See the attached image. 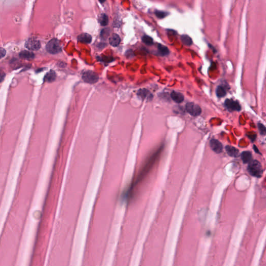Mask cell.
Listing matches in <instances>:
<instances>
[{"label":"cell","mask_w":266,"mask_h":266,"mask_svg":"<svg viewBox=\"0 0 266 266\" xmlns=\"http://www.w3.org/2000/svg\"><path fill=\"white\" fill-rule=\"evenodd\" d=\"M248 171L254 177L260 178L262 174V168L261 163L257 160H252L248 166Z\"/></svg>","instance_id":"6da1fadb"},{"label":"cell","mask_w":266,"mask_h":266,"mask_svg":"<svg viewBox=\"0 0 266 266\" xmlns=\"http://www.w3.org/2000/svg\"><path fill=\"white\" fill-rule=\"evenodd\" d=\"M46 50L49 53L56 54L62 51V47L59 41L56 39H53L49 41L46 46Z\"/></svg>","instance_id":"7a4b0ae2"},{"label":"cell","mask_w":266,"mask_h":266,"mask_svg":"<svg viewBox=\"0 0 266 266\" xmlns=\"http://www.w3.org/2000/svg\"><path fill=\"white\" fill-rule=\"evenodd\" d=\"M98 75L92 71H86L82 75V79L84 82L89 84H94L98 81Z\"/></svg>","instance_id":"3957f363"},{"label":"cell","mask_w":266,"mask_h":266,"mask_svg":"<svg viewBox=\"0 0 266 266\" xmlns=\"http://www.w3.org/2000/svg\"><path fill=\"white\" fill-rule=\"evenodd\" d=\"M186 109L188 113L194 117L199 116L202 112V110L200 107L192 102L187 103L186 106Z\"/></svg>","instance_id":"277c9868"},{"label":"cell","mask_w":266,"mask_h":266,"mask_svg":"<svg viewBox=\"0 0 266 266\" xmlns=\"http://www.w3.org/2000/svg\"><path fill=\"white\" fill-rule=\"evenodd\" d=\"M25 46L29 50H37L41 47V43L39 41L34 38H30L26 41Z\"/></svg>","instance_id":"5b68a950"},{"label":"cell","mask_w":266,"mask_h":266,"mask_svg":"<svg viewBox=\"0 0 266 266\" xmlns=\"http://www.w3.org/2000/svg\"><path fill=\"white\" fill-rule=\"evenodd\" d=\"M225 106L229 111H238L241 109V107L238 101L233 99H226L225 102Z\"/></svg>","instance_id":"8992f818"},{"label":"cell","mask_w":266,"mask_h":266,"mask_svg":"<svg viewBox=\"0 0 266 266\" xmlns=\"http://www.w3.org/2000/svg\"><path fill=\"white\" fill-rule=\"evenodd\" d=\"M210 147L213 151H214L216 153H220L223 151V146L222 143L218 141V140L213 139L210 140Z\"/></svg>","instance_id":"52a82bcc"},{"label":"cell","mask_w":266,"mask_h":266,"mask_svg":"<svg viewBox=\"0 0 266 266\" xmlns=\"http://www.w3.org/2000/svg\"><path fill=\"white\" fill-rule=\"evenodd\" d=\"M137 95L139 97L143 99L150 101L152 98V94L147 89H140L138 91Z\"/></svg>","instance_id":"ba28073f"},{"label":"cell","mask_w":266,"mask_h":266,"mask_svg":"<svg viewBox=\"0 0 266 266\" xmlns=\"http://www.w3.org/2000/svg\"><path fill=\"white\" fill-rule=\"evenodd\" d=\"M226 150L227 151L228 155L234 158H237L239 155V151L238 149H236L235 147L227 146L226 147Z\"/></svg>","instance_id":"9c48e42d"},{"label":"cell","mask_w":266,"mask_h":266,"mask_svg":"<svg viewBox=\"0 0 266 266\" xmlns=\"http://www.w3.org/2000/svg\"><path fill=\"white\" fill-rule=\"evenodd\" d=\"M78 40L81 43L89 44L92 40L91 36L88 34H82L78 37Z\"/></svg>","instance_id":"30bf717a"},{"label":"cell","mask_w":266,"mask_h":266,"mask_svg":"<svg viewBox=\"0 0 266 266\" xmlns=\"http://www.w3.org/2000/svg\"><path fill=\"white\" fill-rule=\"evenodd\" d=\"M171 97L173 99V101H174L175 102L178 103V104L182 102L184 100V95L181 93H178V92H176V91H173L171 94Z\"/></svg>","instance_id":"8fae6325"},{"label":"cell","mask_w":266,"mask_h":266,"mask_svg":"<svg viewBox=\"0 0 266 266\" xmlns=\"http://www.w3.org/2000/svg\"><path fill=\"white\" fill-rule=\"evenodd\" d=\"M121 39L117 34H112L109 38V43L112 46L117 47L120 44Z\"/></svg>","instance_id":"7c38bea8"},{"label":"cell","mask_w":266,"mask_h":266,"mask_svg":"<svg viewBox=\"0 0 266 266\" xmlns=\"http://www.w3.org/2000/svg\"><path fill=\"white\" fill-rule=\"evenodd\" d=\"M241 159L244 163H248L252 160V155L249 151H244L241 155Z\"/></svg>","instance_id":"4fadbf2b"},{"label":"cell","mask_w":266,"mask_h":266,"mask_svg":"<svg viewBox=\"0 0 266 266\" xmlns=\"http://www.w3.org/2000/svg\"><path fill=\"white\" fill-rule=\"evenodd\" d=\"M20 57L24 59L30 60L34 59V54L33 53L27 51V50H24L19 54Z\"/></svg>","instance_id":"5bb4252c"},{"label":"cell","mask_w":266,"mask_h":266,"mask_svg":"<svg viewBox=\"0 0 266 266\" xmlns=\"http://www.w3.org/2000/svg\"><path fill=\"white\" fill-rule=\"evenodd\" d=\"M56 75L55 72L53 70H50L45 76L44 81L47 82H52L56 79Z\"/></svg>","instance_id":"9a60e30c"},{"label":"cell","mask_w":266,"mask_h":266,"mask_svg":"<svg viewBox=\"0 0 266 266\" xmlns=\"http://www.w3.org/2000/svg\"><path fill=\"white\" fill-rule=\"evenodd\" d=\"M159 53L161 56H167L169 54V50L167 47L163 45L159 44L158 46Z\"/></svg>","instance_id":"2e32d148"},{"label":"cell","mask_w":266,"mask_h":266,"mask_svg":"<svg viewBox=\"0 0 266 266\" xmlns=\"http://www.w3.org/2000/svg\"><path fill=\"white\" fill-rule=\"evenodd\" d=\"M216 93L218 97L222 98L226 95V90L223 86H218L216 89Z\"/></svg>","instance_id":"e0dca14e"},{"label":"cell","mask_w":266,"mask_h":266,"mask_svg":"<svg viewBox=\"0 0 266 266\" xmlns=\"http://www.w3.org/2000/svg\"><path fill=\"white\" fill-rule=\"evenodd\" d=\"M181 40L182 43L186 46H190L192 44V40L188 35H182L181 37Z\"/></svg>","instance_id":"ac0fdd59"},{"label":"cell","mask_w":266,"mask_h":266,"mask_svg":"<svg viewBox=\"0 0 266 266\" xmlns=\"http://www.w3.org/2000/svg\"><path fill=\"white\" fill-rule=\"evenodd\" d=\"M98 21L101 25L104 26L107 25L108 22H109L108 16L105 14H102L100 16V17L98 19Z\"/></svg>","instance_id":"d6986e66"},{"label":"cell","mask_w":266,"mask_h":266,"mask_svg":"<svg viewBox=\"0 0 266 266\" xmlns=\"http://www.w3.org/2000/svg\"><path fill=\"white\" fill-rule=\"evenodd\" d=\"M142 40L143 43H145L146 44L148 45H152L153 44V40L152 38L148 36H143L142 37Z\"/></svg>","instance_id":"ffe728a7"},{"label":"cell","mask_w":266,"mask_h":266,"mask_svg":"<svg viewBox=\"0 0 266 266\" xmlns=\"http://www.w3.org/2000/svg\"><path fill=\"white\" fill-rule=\"evenodd\" d=\"M155 15H156V17L159 19H163L166 17L167 16L169 15V13H168V12L166 11H158L156 10L155 11Z\"/></svg>","instance_id":"44dd1931"},{"label":"cell","mask_w":266,"mask_h":266,"mask_svg":"<svg viewBox=\"0 0 266 266\" xmlns=\"http://www.w3.org/2000/svg\"><path fill=\"white\" fill-rule=\"evenodd\" d=\"M258 127L259 130L260 132L261 135H266V127L264 125L261 123H259L258 124Z\"/></svg>","instance_id":"7402d4cb"},{"label":"cell","mask_w":266,"mask_h":266,"mask_svg":"<svg viewBox=\"0 0 266 266\" xmlns=\"http://www.w3.org/2000/svg\"><path fill=\"white\" fill-rule=\"evenodd\" d=\"M6 53V52L5 50L3 48H2V47H0V59H2L5 56Z\"/></svg>","instance_id":"603a6c76"},{"label":"cell","mask_w":266,"mask_h":266,"mask_svg":"<svg viewBox=\"0 0 266 266\" xmlns=\"http://www.w3.org/2000/svg\"><path fill=\"white\" fill-rule=\"evenodd\" d=\"M5 76V73L2 72V71H0V82H2L3 81Z\"/></svg>","instance_id":"cb8c5ba5"},{"label":"cell","mask_w":266,"mask_h":266,"mask_svg":"<svg viewBox=\"0 0 266 266\" xmlns=\"http://www.w3.org/2000/svg\"><path fill=\"white\" fill-rule=\"evenodd\" d=\"M253 149L255 150L256 152L257 153H259V154H261V153L259 152L258 149V148H257L256 146L254 145V146H253Z\"/></svg>","instance_id":"d4e9b609"},{"label":"cell","mask_w":266,"mask_h":266,"mask_svg":"<svg viewBox=\"0 0 266 266\" xmlns=\"http://www.w3.org/2000/svg\"><path fill=\"white\" fill-rule=\"evenodd\" d=\"M99 1L101 2V3H103L106 1V0H99Z\"/></svg>","instance_id":"484cf974"}]
</instances>
